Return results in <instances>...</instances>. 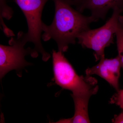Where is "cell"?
Returning a JSON list of instances; mask_svg holds the SVG:
<instances>
[{
	"label": "cell",
	"instance_id": "cell-9",
	"mask_svg": "<svg viewBox=\"0 0 123 123\" xmlns=\"http://www.w3.org/2000/svg\"><path fill=\"white\" fill-rule=\"evenodd\" d=\"M116 36L118 52L117 56L120 60L121 68H123V17L121 15L119 18Z\"/></svg>",
	"mask_w": 123,
	"mask_h": 123
},
{
	"label": "cell",
	"instance_id": "cell-12",
	"mask_svg": "<svg viewBox=\"0 0 123 123\" xmlns=\"http://www.w3.org/2000/svg\"><path fill=\"white\" fill-rule=\"evenodd\" d=\"M72 6H74L77 8L80 5L84 0H66Z\"/></svg>",
	"mask_w": 123,
	"mask_h": 123
},
{
	"label": "cell",
	"instance_id": "cell-6",
	"mask_svg": "<svg viewBox=\"0 0 123 123\" xmlns=\"http://www.w3.org/2000/svg\"><path fill=\"white\" fill-rule=\"evenodd\" d=\"M121 63L118 56L113 59L104 57L98 64L86 70V75H96L105 79L117 91L120 90L119 79L120 75Z\"/></svg>",
	"mask_w": 123,
	"mask_h": 123
},
{
	"label": "cell",
	"instance_id": "cell-8",
	"mask_svg": "<svg viewBox=\"0 0 123 123\" xmlns=\"http://www.w3.org/2000/svg\"><path fill=\"white\" fill-rule=\"evenodd\" d=\"M98 90H94L78 95H72L75 104L74 115L69 119L60 120L56 123H90L88 114V105L91 97L96 94Z\"/></svg>",
	"mask_w": 123,
	"mask_h": 123
},
{
	"label": "cell",
	"instance_id": "cell-5",
	"mask_svg": "<svg viewBox=\"0 0 123 123\" xmlns=\"http://www.w3.org/2000/svg\"><path fill=\"white\" fill-rule=\"evenodd\" d=\"M24 32L19 31L17 37H11L9 40V46L0 45V77L1 79L7 73L12 70H20L30 63L25 60L27 55L32 57L37 56L38 54L30 48L26 49L27 43Z\"/></svg>",
	"mask_w": 123,
	"mask_h": 123
},
{
	"label": "cell",
	"instance_id": "cell-3",
	"mask_svg": "<svg viewBox=\"0 0 123 123\" xmlns=\"http://www.w3.org/2000/svg\"><path fill=\"white\" fill-rule=\"evenodd\" d=\"M112 10V16L104 25L98 29H90L83 31L77 39L83 47L94 51L96 61L105 57V48L114 42L119 18L123 11L118 8Z\"/></svg>",
	"mask_w": 123,
	"mask_h": 123
},
{
	"label": "cell",
	"instance_id": "cell-2",
	"mask_svg": "<svg viewBox=\"0 0 123 123\" xmlns=\"http://www.w3.org/2000/svg\"><path fill=\"white\" fill-rule=\"evenodd\" d=\"M52 55L54 79L57 85L70 90L74 95L98 90L97 79L90 76L78 75L63 52L53 50Z\"/></svg>",
	"mask_w": 123,
	"mask_h": 123
},
{
	"label": "cell",
	"instance_id": "cell-4",
	"mask_svg": "<svg viewBox=\"0 0 123 123\" xmlns=\"http://www.w3.org/2000/svg\"><path fill=\"white\" fill-rule=\"evenodd\" d=\"M48 0H15L26 19L28 31L24 33L25 40L34 45V50L42 55V59L47 61L50 57L44 50L41 43L42 38V16L43 10Z\"/></svg>",
	"mask_w": 123,
	"mask_h": 123
},
{
	"label": "cell",
	"instance_id": "cell-10",
	"mask_svg": "<svg viewBox=\"0 0 123 123\" xmlns=\"http://www.w3.org/2000/svg\"><path fill=\"white\" fill-rule=\"evenodd\" d=\"M0 3L1 21H3L2 18L8 20L10 19L13 14L12 10L7 5L5 0H0Z\"/></svg>",
	"mask_w": 123,
	"mask_h": 123
},
{
	"label": "cell",
	"instance_id": "cell-13",
	"mask_svg": "<svg viewBox=\"0 0 123 123\" xmlns=\"http://www.w3.org/2000/svg\"><path fill=\"white\" fill-rule=\"evenodd\" d=\"M112 122L114 123H123V111L119 114L115 116L112 119Z\"/></svg>",
	"mask_w": 123,
	"mask_h": 123
},
{
	"label": "cell",
	"instance_id": "cell-1",
	"mask_svg": "<svg viewBox=\"0 0 123 123\" xmlns=\"http://www.w3.org/2000/svg\"><path fill=\"white\" fill-rule=\"evenodd\" d=\"M55 15L49 25L43 23L42 39H50L57 43L59 51L65 52L69 45L74 44L81 33L90 29L91 23L96 22L91 16H86L73 8L66 0H53Z\"/></svg>",
	"mask_w": 123,
	"mask_h": 123
},
{
	"label": "cell",
	"instance_id": "cell-11",
	"mask_svg": "<svg viewBox=\"0 0 123 123\" xmlns=\"http://www.w3.org/2000/svg\"><path fill=\"white\" fill-rule=\"evenodd\" d=\"M110 103L119 106L123 110V89L117 91L111 98Z\"/></svg>",
	"mask_w": 123,
	"mask_h": 123
},
{
	"label": "cell",
	"instance_id": "cell-7",
	"mask_svg": "<svg viewBox=\"0 0 123 123\" xmlns=\"http://www.w3.org/2000/svg\"><path fill=\"white\" fill-rule=\"evenodd\" d=\"M115 8L123 11V0H84L76 10L81 12L89 10L91 16L97 21L105 19L108 11Z\"/></svg>",
	"mask_w": 123,
	"mask_h": 123
}]
</instances>
